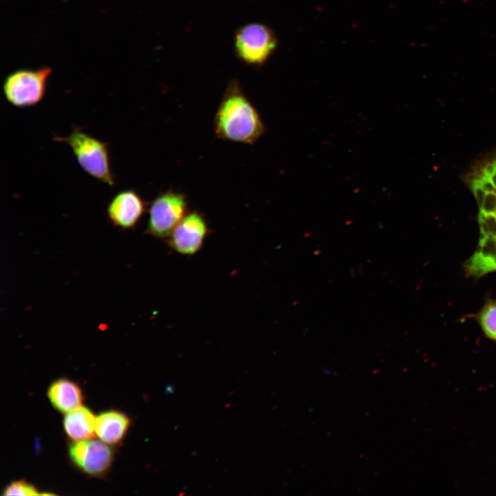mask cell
<instances>
[{"mask_svg":"<svg viewBox=\"0 0 496 496\" xmlns=\"http://www.w3.org/2000/svg\"><path fill=\"white\" fill-rule=\"evenodd\" d=\"M214 128L220 139L247 145L254 144L265 132L260 114L236 79L226 87L215 113Z\"/></svg>","mask_w":496,"mask_h":496,"instance_id":"cell-1","label":"cell"},{"mask_svg":"<svg viewBox=\"0 0 496 496\" xmlns=\"http://www.w3.org/2000/svg\"><path fill=\"white\" fill-rule=\"evenodd\" d=\"M53 140L65 143L71 148L82 169L98 181L112 187L115 176L110 162L109 145L74 127L72 132L63 137L54 135Z\"/></svg>","mask_w":496,"mask_h":496,"instance_id":"cell-2","label":"cell"},{"mask_svg":"<svg viewBox=\"0 0 496 496\" xmlns=\"http://www.w3.org/2000/svg\"><path fill=\"white\" fill-rule=\"evenodd\" d=\"M277 46L278 39L273 30L261 23H249L239 27L234 37L236 56L249 66H262Z\"/></svg>","mask_w":496,"mask_h":496,"instance_id":"cell-3","label":"cell"},{"mask_svg":"<svg viewBox=\"0 0 496 496\" xmlns=\"http://www.w3.org/2000/svg\"><path fill=\"white\" fill-rule=\"evenodd\" d=\"M52 70L20 69L9 74L3 83V92L12 105L25 108L37 105L43 99Z\"/></svg>","mask_w":496,"mask_h":496,"instance_id":"cell-4","label":"cell"},{"mask_svg":"<svg viewBox=\"0 0 496 496\" xmlns=\"http://www.w3.org/2000/svg\"><path fill=\"white\" fill-rule=\"evenodd\" d=\"M187 196L173 189L159 193L149 205L146 233L159 239L167 238L189 212Z\"/></svg>","mask_w":496,"mask_h":496,"instance_id":"cell-5","label":"cell"},{"mask_svg":"<svg viewBox=\"0 0 496 496\" xmlns=\"http://www.w3.org/2000/svg\"><path fill=\"white\" fill-rule=\"evenodd\" d=\"M209 231L203 214L189 211L167 238V244L179 254L193 256L201 249Z\"/></svg>","mask_w":496,"mask_h":496,"instance_id":"cell-6","label":"cell"},{"mask_svg":"<svg viewBox=\"0 0 496 496\" xmlns=\"http://www.w3.org/2000/svg\"><path fill=\"white\" fill-rule=\"evenodd\" d=\"M479 240L466 267L469 275L482 276L496 271V213L479 211Z\"/></svg>","mask_w":496,"mask_h":496,"instance_id":"cell-7","label":"cell"},{"mask_svg":"<svg viewBox=\"0 0 496 496\" xmlns=\"http://www.w3.org/2000/svg\"><path fill=\"white\" fill-rule=\"evenodd\" d=\"M69 453L79 468L93 476L105 473L113 459L111 448L105 442L96 440L77 441L71 445Z\"/></svg>","mask_w":496,"mask_h":496,"instance_id":"cell-8","label":"cell"},{"mask_svg":"<svg viewBox=\"0 0 496 496\" xmlns=\"http://www.w3.org/2000/svg\"><path fill=\"white\" fill-rule=\"evenodd\" d=\"M147 204L133 189L118 192L110 201L106 212L111 224L121 229L134 228L147 209Z\"/></svg>","mask_w":496,"mask_h":496,"instance_id":"cell-9","label":"cell"},{"mask_svg":"<svg viewBox=\"0 0 496 496\" xmlns=\"http://www.w3.org/2000/svg\"><path fill=\"white\" fill-rule=\"evenodd\" d=\"M130 424L125 414L116 411H105L96 418L95 433L106 444H116L124 437Z\"/></svg>","mask_w":496,"mask_h":496,"instance_id":"cell-10","label":"cell"},{"mask_svg":"<svg viewBox=\"0 0 496 496\" xmlns=\"http://www.w3.org/2000/svg\"><path fill=\"white\" fill-rule=\"evenodd\" d=\"M48 395L52 405L65 413L80 407L83 400L79 386L67 379L54 381L49 387Z\"/></svg>","mask_w":496,"mask_h":496,"instance_id":"cell-11","label":"cell"},{"mask_svg":"<svg viewBox=\"0 0 496 496\" xmlns=\"http://www.w3.org/2000/svg\"><path fill=\"white\" fill-rule=\"evenodd\" d=\"M96 418L90 409L80 406L67 413L63 421L65 431L73 440L90 439L95 432Z\"/></svg>","mask_w":496,"mask_h":496,"instance_id":"cell-12","label":"cell"},{"mask_svg":"<svg viewBox=\"0 0 496 496\" xmlns=\"http://www.w3.org/2000/svg\"><path fill=\"white\" fill-rule=\"evenodd\" d=\"M477 319L486 336L496 342V301L487 302L479 311Z\"/></svg>","mask_w":496,"mask_h":496,"instance_id":"cell-13","label":"cell"},{"mask_svg":"<svg viewBox=\"0 0 496 496\" xmlns=\"http://www.w3.org/2000/svg\"><path fill=\"white\" fill-rule=\"evenodd\" d=\"M37 489L32 484L24 480L16 481L11 483L4 490V495H39Z\"/></svg>","mask_w":496,"mask_h":496,"instance_id":"cell-14","label":"cell"},{"mask_svg":"<svg viewBox=\"0 0 496 496\" xmlns=\"http://www.w3.org/2000/svg\"><path fill=\"white\" fill-rule=\"evenodd\" d=\"M479 211L486 214L496 213V194L486 193L484 200L479 207Z\"/></svg>","mask_w":496,"mask_h":496,"instance_id":"cell-15","label":"cell"},{"mask_svg":"<svg viewBox=\"0 0 496 496\" xmlns=\"http://www.w3.org/2000/svg\"><path fill=\"white\" fill-rule=\"evenodd\" d=\"M473 192L478 204L479 207L482 205L485 196L486 194V191L475 181L473 182Z\"/></svg>","mask_w":496,"mask_h":496,"instance_id":"cell-16","label":"cell"},{"mask_svg":"<svg viewBox=\"0 0 496 496\" xmlns=\"http://www.w3.org/2000/svg\"><path fill=\"white\" fill-rule=\"evenodd\" d=\"M474 181L477 182L486 193L496 194V187L490 180V178L485 177L483 180H475Z\"/></svg>","mask_w":496,"mask_h":496,"instance_id":"cell-17","label":"cell"},{"mask_svg":"<svg viewBox=\"0 0 496 496\" xmlns=\"http://www.w3.org/2000/svg\"><path fill=\"white\" fill-rule=\"evenodd\" d=\"M496 169V160L485 165L483 171L487 178H490Z\"/></svg>","mask_w":496,"mask_h":496,"instance_id":"cell-18","label":"cell"},{"mask_svg":"<svg viewBox=\"0 0 496 496\" xmlns=\"http://www.w3.org/2000/svg\"><path fill=\"white\" fill-rule=\"evenodd\" d=\"M490 180L496 187V169L490 178Z\"/></svg>","mask_w":496,"mask_h":496,"instance_id":"cell-19","label":"cell"},{"mask_svg":"<svg viewBox=\"0 0 496 496\" xmlns=\"http://www.w3.org/2000/svg\"><path fill=\"white\" fill-rule=\"evenodd\" d=\"M166 391L170 393H172L174 391V386L172 385L167 386Z\"/></svg>","mask_w":496,"mask_h":496,"instance_id":"cell-20","label":"cell"}]
</instances>
